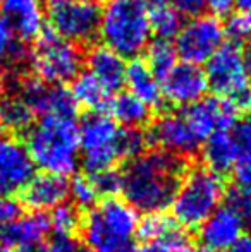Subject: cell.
I'll list each match as a JSON object with an SVG mask.
<instances>
[{
    "label": "cell",
    "mask_w": 251,
    "mask_h": 252,
    "mask_svg": "<svg viewBox=\"0 0 251 252\" xmlns=\"http://www.w3.org/2000/svg\"><path fill=\"white\" fill-rule=\"evenodd\" d=\"M188 172L186 159L162 150L144 151L129 159L121 172V192L134 211L162 213Z\"/></svg>",
    "instance_id": "cell-1"
},
{
    "label": "cell",
    "mask_w": 251,
    "mask_h": 252,
    "mask_svg": "<svg viewBox=\"0 0 251 252\" xmlns=\"http://www.w3.org/2000/svg\"><path fill=\"white\" fill-rule=\"evenodd\" d=\"M148 136L141 129L121 127L104 112H91L79 124V158L90 173L112 170L119 161L144 153Z\"/></svg>",
    "instance_id": "cell-2"
},
{
    "label": "cell",
    "mask_w": 251,
    "mask_h": 252,
    "mask_svg": "<svg viewBox=\"0 0 251 252\" xmlns=\"http://www.w3.org/2000/svg\"><path fill=\"white\" fill-rule=\"evenodd\" d=\"M26 150L35 166L67 177L79 163V124L76 115H41L26 130Z\"/></svg>",
    "instance_id": "cell-3"
},
{
    "label": "cell",
    "mask_w": 251,
    "mask_h": 252,
    "mask_svg": "<svg viewBox=\"0 0 251 252\" xmlns=\"http://www.w3.org/2000/svg\"><path fill=\"white\" fill-rule=\"evenodd\" d=\"M98 36L124 59H136L150 45L151 28L144 0H108L102 9Z\"/></svg>",
    "instance_id": "cell-4"
},
{
    "label": "cell",
    "mask_w": 251,
    "mask_h": 252,
    "mask_svg": "<svg viewBox=\"0 0 251 252\" xmlns=\"http://www.w3.org/2000/svg\"><path fill=\"white\" fill-rule=\"evenodd\" d=\"M225 197V182L218 173L208 168H193L184 173L174 199L172 216L186 228H198Z\"/></svg>",
    "instance_id": "cell-5"
},
{
    "label": "cell",
    "mask_w": 251,
    "mask_h": 252,
    "mask_svg": "<svg viewBox=\"0 0 251 252\" xmlns=\"http://www.w3.org/2000/svg\"><path fill=\"white\" fill-rule=\"evenodd\" d=\"M138 213L126 201L105 197L98 204L91 206L84 218V242L93 252L131 246V240L138 232Z\"/></svg>",
    "instance_id": "cell-6"
},
{
    "label": "cell",
    "mask_w": 251,
    "mask_h": 252,
    "mask_svg": "<svg viewBox=\"0 0 251 252\" xmlns=\"http://www.w3.org/2000/svg\"><path fill=\"white\" fill-rule=\"evenodd\" d=\"M83 52L79 45L64 40L48 28L36 38L30 62L38 79L48 84H62L72 81L83 67Z\"/></svg>",
    "instance_id": "cell-7"
},
{
    "label": "cell",
    "mask_w": 251,
    "mask_h": 252,
    "mask_svg": "<svg viewBox=\"0 0 251 252\" xmlns=\"http://www.w3.org/2000/svg\"><path fill=\"white\" fill-rule=\"evenodd\" d=\"M47 17L54 33L71 43L86 45L98 36L102 7L97 0H54Z\"/></svg>",
    "instance_id": "cell-8"
},
{
    "label": "cell",
    "mask_w": 251,
    "mask_h": 252,
    "mask_svg": "<svg viewBox=\"0 0 251 252\" xmlns=\"http://www.w3.org/2000/svg\"><path fill=\"white\" fill-rule=\"evenodd\" d=\"M205 63L208 90L218 98L232 100L251 90V76L245 52L238 43H224Z\"/></svg>",
    "instance_id": "cell-9"
},
{
    "label": "cell",
    "mask_w": 251,
    "mask_h": 252,
    "mask_svg": "<svg viewBox=\"0 0 251 252\" xmlns=\"http://www.w3.org/2000/svg\"><path fill=\"white\" fill-rule=\"evenodd\" d=\"M224 24L215 16H194L176 36V52L182 62L201 65L224 45Z\"/></svg>",
    "instance_id": "cell-10"
},
{
    "label": "cell",
    "mask_w": 251,
    "mask_h": 252,
    "mask_svg": "<svg viewBox=\"0 0 251 252\" xmlns=\"http://www.w3.org/2000/svg\"><path fill=\"white\" fill-rule=\"evenodd\" d=\"M14 96L19 98L33 115H48V113H62V115H76L77 105L71 91L59 84H48L38 77H28L17 83Z\"/></svg>",
    "instance_id": "cell-11"
},
{
    "label": "cell",
    "mask_w": 251,
    "mask_h": 252,
    "mask_svg": "<svg viewBox=\"0 0 251 252\" xmlns=\"http://www.w3.org/2000/svg\"><path fill=\"white\" fill-rule=\"evenodd\" d=\"M35 175V163L26 144L12 136H0V197L19 194Z\"/></svg>",
    "instance_id": "cell-12"
},
{
    "label": "cell",
    "mask_w": 251,
    "mask_h": 252,
    "mask_svg": "<svg viewBox=\"0 0 251 252\" xmlns=\"http://www.w3.org/2000/svg\"><path fill=\"white\" fill-rule=\"evenodd\" d=\"M160 86L164 101L178 108H186L200 101L208 91L205 70L200 65L188 62L176 63L160 81Z\"/></svg>",
    "instance_id": "cell-13"
},
{
    "label": "cell",
    "mask_w": 251,
    "mask_h": 252,
    "mask_svg": "<svg viewBox=\"0 0 251 252\" xmlns=\"http://www.w3.org/2000/svg\"><path fill=\"white\" fill-rule=\"evenodd\" d=\"M182 115L201 143L217 130H231L239 117L231 103L218 96L201 98L186 106Z\"/></svg>",
    "instance_id": "cell-14"
},
{
    "label": "cell",
    "mask_w": 251,
    "mask_h": 252,
    "mask_svg": "<svg viewBox=\"0 0 251 252\" xmlns=\"http://www.w3.org/2000/svg\"><path fill=\"white\" fill-rule=\"evenodd\" d=\"M148 141L155 143L162 151L181 156V158L194 155L203 144L193 132L182 113L162 115L151 127Z\"/></svg>",
    "instance_id": "cell-15"
},
{
    "label": "cell",
    "mask_w": 251,
    "mask_h": 252,
    "mask_svg": "<svg viewBox=\"0 0 251 252\" xmlns=\"http://www.w3.org/2000/svg\"><path fill=\"white\" fill-rule=\"evenodd\" d=\"M245 220L231 208L220 206L215 209L198 228H200V240L205 249L215 252L229 251L245 235Z\"/></svg>",
    "instance_id": "cell-16"
},
{
    "label": "cell",
    "mask_w": 251,
    "mask_h": 252,
    "mask_svg": "<svg viewBox=\"0 0 251 252\" xmlns=\"http://www.w3.org/2000/svg\"><path fill=\"white\" fill-rule=\"evenodd\" d=\"M69 196V182L66 177L41 172L33 175L21 189L19 199L31 211H47L66 202Z\"/></svg>",
    "instance_id": "cell-17"
},
{
    "label": "cell",
    "mask_w": 251,
    "mask_h": 252,
    "mask_svg": "<svg viewBox=\"0 0 251 252\" xmlns=\"http://www.w3.org/2000/svg\"><path fill=\"white\" fill-rule=\"evenodd\" d=\"M50 232V221L45 213L33 211L10 220L0 228V242L9 249H24L38 246Z\"/></svg>",
    "instance_id": "cell-18"
},
{
    "label": "cell",
    "mask_w": 251,
    "mask_h": 252,
    "mask_svg": "<svg viewBox=\"0 0 251 252\" xmlns=\"http://www.w3.org/2000/svg\"><path fill=\"white\" fill-rule=\"evenodd\" d=\"M88 72L102 83L108 93L119 91L126 83V60L108 47H93L86 55Z\"/></svg>",
    "instance_id": "cell-19"
},
{
    "label": "cell",
    "mask_w": 251,
    "mask_h": 252,
    "mask_svg": "<svg viewBox=\"0 0 251 252\" xmlns=\"http://www.w3.org/2000/svg\"><path fill=\"white\" fill-rule=\"evenodd\" d=\"M2 16L24 41L36 40L43 31L45 16L40 0H2Z\"/></svg>",
    "instance_id": "cell-20"
},
{
    "label": "cell",
    "mask_w": 251,
    "mask_h": 252,
    "mask_svg": "<svg viewBox=\"0 0 251 252\" xmlns=\"http://www.w3.org/2000/svg\"><path fill=\"white\" fill-rule=\"evenodd\" d=\"M129 93L140 98L151 110H157L164 105L162 86L158 77L151 72L148 63L141 59H133L126 67V83Z\"/></svg>",
    "instance_id": "cell-21"
},
{
    "label": "cell",
    "mask_w": 251,
    "mask_h": 252,
    "mask_svg": "<svg viewBox=\"0 0 251 252\" xmlns=\"http://www.w3.org/2000/svg\"><path fill=\"white\" fill-rule=\"evenodd\" d=\"M238 144L231 130H217L203 141V161L208 170L225 173L234 168L238 159Z\"/></svg>",
    "instance_id": "cell-22"
},
{
    "label": "cell",
    "mask_w": 251,
    "mask_h": 252,
    "mask_svg": "<svg viewBox=\"0 0 251 252\" xmlns=\"http://www.w3.org/2000/svg\"><path fill=\"white\" fill-rule=\"evenodd\" d=\"M108 110L112 113V119L121 127L127 129H141L151 119L150 106L131 93L115 94L108 103Z\"/></svg>",
    "instance_id": "cell-23"
},
{
    "label": "cell",
    "mask_w": 251,
    "mask_h": 252,
    "mask_svg": "<svg viewBox=\"0 0 251 252\" xmlns=\"http://www.w3.org/2000/svg\"><path fill=\"white\" fill-rule=\"evenodd\" d=\"M71 94L77 106H83L90 112H104L112 100V93H108L100 81L95 79L88 70L79 72L72 79Z\"/></svg>",
    "instance_id": "cell-24"
},
{
    "label": "cell",
    "mask_w": 251,
    "mask_h": 252,
    "mask_svg": "<svg viewBox=\"0 0 251 252\" xmlns=\"http://www.w3.org/2000/svg\"><path fill=\"white\" fill-rule=\"evenodd\" d=\"M30 60L24 40L17 36L12 24L0 14V67L12 69Z\"/></svg>",
    "instance_id": "cell-25"
},
{
    "label": "cell",
    "mask_w": 251,
    "mask_h": 252,
    "mask_svg": "<svg viewBox=\"0 0 251 252\" xmlns=\"http://www.w3.org/2000/svg\"><path fill=\"white\" fill-rule=\"evenodd\" d=\"M0 117H2L3 127L14 132H26L33 126L35 119L31 110L14 94L0 100Z\"/></svg>",
    "instance_id": "cell-26"
},
{
    "label": "cell",
    "mask_w": 251,
    "mask_h": 252,
    "mask_svg": "<svg viewBox=\"0 0 251 252\" xmlns=\"http://www.w3.org/2000/svg\"><path fill=\"white\" fill-rule=\"evenodd\" d=\"M151 72L162 81L169 74V70L178 63V52H176L174 43L169 40H155L146 47V60Z\"/></svg>",
    "instance_id": "cell-27"
},
{
    "label": "cell",
    "mask_w": 251,
    "mask_h": 252,
    "mask_svg": "<svg viewBox=\"0 0 251 252\" xmlns=\"http://www.w3.org/2000/svg\"><path fill=\"white\" fill-rule=\"evenodd\" d=\"M48 221H50V230H54L55 235H74L81 223V218L76 206L61 204L52 209Z\"/></svg>",
    "instance_id": "cell-28"
},
{
    "label": "cell",
    "mask_w": 251,
    "mask_h": 252,
    "mask_svg": "<svg viewBox=\"0 0 251 252\" xmlns=\"http://www.w3.org/2000/svg\"><path fill=\"white\" fill-rule=\"evenodd\" d=\"M69 196H72L74 204L77 208H91L100 196H98L95 184L90 175H76L69 184Z\"/></svg>",
    "instance_id": "cell-29"
},
{
    "label": "cell",
    "mask_w": 251,
    "mask_h": 252,
    "mask_svg": "<svg viewBox=\"0 0 251 252\" xmlns=\"http://www.w3.org/2000/svg\"><path fill=\"white\" fill-rule=\"evenodd\" d=\"M176 223L171 218L164 216L162 213H153V215H146V218L138 225V232L140 237L146 244L155 242L157 239H160L169 228H172Z\"/></svg>",
    "instance_id": "cell-30"
},
{
    "label": "cell",
    "mask_w": 251,
    "mask_h": 252,
    "mask_svg": "<svg viewBox=\"0 0 251 252\" xmlns=\"http://www.w3.org/2000/svg\"><path fill=\"white\" fill-rule=\"evenodd\" d=\"M225 36H231L232 43L248 41L251 38V14L248 12H232L229 14L227 23L224 24Z\"/></svg>",
    "instance_id": "cell-31"
},
{
    "label": "cell",
    "mask_w": 251,
    "mask_h": 252,
    "mask_svg": "<svg viewBox=\"0 0 251 252\" xmlns=\"http://www.w3.org/2000/svg\"><path fill=\"white\" fill-rule=\"evenodd\" d=\"M91 180L95 184L98 196L112 197V194L121 192V173L112 170H104V172L90 173Z\"/></svg>",
    "instance_id": "cell-32"
},
{
    "label": "cell",
    "mask_w": 251,
    "mask_h": 252,
    "mask_svg": "<svg viewBox=\"0 0 251 252\" xmlns=\"http://www.w3.org/2000/svg\"><path fill=\"white\" fill-rule=\"evenodd\" d=\"M227 204L241 216L245 221L251 223V189L250 187H236L229 192Z\"/></svg>",
    "instance_id": "cell-33"
},
{
    "label": "cell",
    "mask_w": 251,
    "mask_h": 252,
    "mask_svg": "<svg viewBox=\"0 0 251 252\" xmlns=\"http://www.w3.org/2000/svg\"><path fill=\"white\" fill-rule=\"evenodd\" d=\"M234 177L239 187H250L251 189V151L239 153L234 163Z\"/></svg>",
    "instance_id": "cell-34"
},
{
    "label": "cell",
    "mask_w": 251,
    "mask_h": 252,
    "mask_svg": "<svg viewBox=\"0 0 251 252\" xmlns=\"http://www.w3.org/2000/svg\"><path fill=\"white\" fill-rule=\"evenodd\" d=\"M48 252H90V249L83 246L74 235H55Z\"/></svg>",
    "instance_id": "cell-35"
},
{
    "label": "cell",
    "mask_w": 251,
    "mask_h": 252,
    "mask_svg": "<svg viewBox=\"0 0 251 252\" xmlns=\"http://www.w3.org/2000/svg\"><path fill=\"white\" fill-rule=\"evenodd\" d=\"M231 132L234 136L239 153L251 151V119H245L243 122L234 124Z\"/></svg>",
    "instance_id": "cell-36"
},
{
    "label": "cell",
    "mask_w": 251,
    "mask_h": 252,
    "mask_svg": "<svg viewBox=\"0 0 251 252\" xmlns=\"http://www.w3.org/2000/svg\"><path fill=\"white\" fill-rule=\"evenodd\" d=\"M172 7L178 10L181 16H200L207 9V0H169Z\"/></svg>",
    "instance_id": "cell-37"
},
{
    "label": "cell",
    "mask_w": 251,
    "mask_h": 252,
    "mask_svg": "<svg viewBox=\"0 0 251 252\" xmlns=\"http://www.w3.org/2000/svg\"><path fill=\"white\" fill-rule=\"evenodd\" d=\"M19 215V204L10 197H0V228Z\"/></svg>",
    "instance_id": "cell-38"
},
{
    "label": "cell",
    "mask_w": 251,
    "mask_h": 252,
    "mask_svg": "<svg viewBox=\"0 0 251 252\" xmlns=\"http://www.w3.org/2000/svg\"><path fill=\"white\" fill-rule=\"evenodd\" d=\"M207 9L215 17L229 16L234 9V0H207Z\"/></svg>",
    "instance_id": "cell-39"
},
{
    "label": "cell",
    "mask_w": 251,
    "mask_h": 252,
    "mask_svg": "<svg viewBox=\"0 0 251 252\" xmlns=\"http://www.w3.org/2000/svg\"><path fill=\"white\" fill-rule=\"evenodd\" d=\"M229 252H251V237L243 235L239 240H236V244L229 249Z\"/></svg>",
    "instance_id": "cell-40"
},
{
    "label": "cell",
    "mask_w": 251,
    "mask_h": 252,
    "mask_svg": "<svg viewBox=\"0 0 251 252\" xmlns=\"http://www.w3.org/2000/svg\"><path fill=\"white\" fill-rule=\"evenodd\" d=\"M234 5L238 7V10H241V12L251 14V0H234Z\"/></svg>",
    "instance_id": "cell-41"
},
{
    "label": "cell",
    "mask_w": 251,
    "mask_h": 252,
    "mask_svg": "<svg viewBox=\"0 0 251 252\" xmlns=\"http://www.w3.org/2000/svg\"><path fill=\"white\" fill-rule=\"evenodd\" d=\"M245 52V59H246V65H248V70H250V76H251V38L246 41V50Z\"/></svg>",
    "instance_id": "cell-42"
},
{
    "label": "cell",
    "mask_w": 251,
    "mask_h": 252,
    "mask_svg": "<svg viewBox=\"0 0 251 252\" xmlns=\"http://www.w3.org/2000/svg\"><path fill=\"white\" fill-rule=\"evenodd\" d=\"M17 252H48V247H43L41 244H38V246H31V247H24V249H19Z\"/></svg>",
    "instance_id": "cell-43"
},
{
    "label": "cell",
    "mask_w": 251,
    "mask_h": 252,
    "mask_svg": "<svg viewBox=\"0 0 251 252\" xmlns=\"http://www.w3.org/2000/svg\"><path fill=\"white\" fill-rule=\"evenodd\" d=\"M134 252H160V251H158V247H155L153 244H146L144 247H141V249H138Z\"/></svg>",
    "instance_id": "cell-44"
},
{
    "label": "cell",
    "mask_w": 251,
    "mask_h": 252,
    "mask_svg": "<svg viewBox=\"0 0 251 252\" xmlns=\"http://www.w3.org/2000/svg\"><path fill=\"white\" fill-rule=\"evenodd\" d=\"M105 252H134V249H133V246H124V247H117V249H110Z\"/></svg>",
    "instance_id": "cell-45"
},
{
    "label": "cell",
    "mask_w": 251,
    "mask_h": 252,
    "mask_svg": "<svg viewBox=\"0 0 251 252\" xmlns=\"http://www.w3.org/2000/svg\"><path fill=\"white\" fill-rule=\"evenodd\" d=\"M0 252H10V249H9V247H5L2 242H0Z\"/></svg>",
    "instance_id": "cell-46"
},
{
    "label": "cell",
    "mask_w": 251,
    "mask_h": 252,
    "mask_svg": "<svg viewBox=\"0 0 251 252\" xmlns=\"http://www.w3.org/2000/svg\"><path fill=\"white\" fill-rule=\"evenodd\" d=\"M5 130V127H3V122H2V117H0V136H2V132Z\"/></svg>",
    "instance_id": "cell-47"
},
{
    "label": "cell",
    "mask_w": 251,
    "mask_h": 252,
    "mask_svg": "<svg viewBox=\"0 0 251 252\" xmlns=\"http://www.w3.org/2000/svg\"><path fill=\"white\" fill-rule=\"evenodd\" d=\"M189 252H215V251H210V249H201V251H193V249H191Z\"/></svg>",
    "instance_id": "cell-48"
},
{
    "label": "cell",
    "mask_w": 251,
    "mask_h": 252,
    "mask_svg": "<svg viewBox=\"0 0 251 252\" xmlns=\"http://www.w3.org/2000/svg\"><path fill=\"white\" fill-rule=\"evenodd\" d=\"M50 2H54V0H50Z\"/></svg>",
    "instance_id": "cell-49"
},
{
    "label": "cell",
    "mask_w": 251,
    "mask_h": 252,
    "mask_svg": "<svg viewBox=\"0 0 251 252\" xmlns=\"http://www.w3.org/2000/svg\"><path fill=\"white\" fill-rule=\"evenodd\" d=\"M0 2H2V0H0Z\"/></svg>",
    "instance_id": "cell-50"
}]
</instances>
